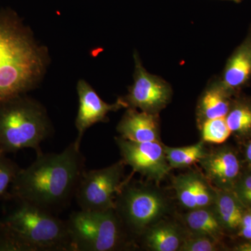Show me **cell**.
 <instances>
[{"instance_id":"obj_13","label":"cell","mask_w":251,"mask_h":251,"mask_svg":"<svg viewBox=\"0 0 251 251\" xmlns=\"http://www.w3.org/2000/svg\"><path fill=\"white\" fill-rule=\"evenodd\" d=\"M117 130L120 138L136 143L161 142L159 117L136 108H127Z\"/></svg>"},{"instance_id":"obj_11","label":"cell","mask_w":251,"mask_h":251,"mask_svg":"<svg viewBox=\"0 0 251 251\" xmlns=\"http://www.w3.org/2000/svg\"><path fill=\"white\" fill-rule=\"evenodd\" d=\"M77 91L79 98L78 112L75 120L77 136L74 143L80 147L86 130L96 124L108 122L109 112L127 108V105L122 98L112 104L103 101L92 86L84 80L77 82Z\"/></svg>"},{"instance_id":"obj_18","label":"cell","mask_w":251,"mask_h":251,"mask_svg":"<svg viewBox=\"0 0 251 251\" xmlns=\"http://www.w3.org/2000/svg\"><path fill=\"white\" fill-rule=\"evenodd\" d=\"M184 222L189 234L206 236L221 242L226 234L213 205L188 210Z\"/></svg>"},{"instance_id":"obj_6","label":"cell","mask_w":251,"mask_h":251,"mask_svg":"<svg viewBox=\"0 0 251 251\" xmlns=\"http://www.w3.org/2000/svg\"><path fill=\"white\" fill-rule=\"evenodd\" d=\"M73 251H112L126 246V230L115 209L80 210L67 221Z\"/></svg>"},{"instance_id":"obj_1","label":"cell","mask_w":251,"mask_h":251,"mask_svg":"<svg viewBox=\"0 0 251 251\" xmlns=\"http://www.w3.org/2000/svg\"><path fill=\"white\" fill-rule=\"evenodd\" d=\"M80 147L70 144L60 153H41L30 166L21 169L10 196L52 212L75 196L84 170Z\"/></svg>"},{"instance_id":"obj_21","label":"cell","mask_w":251,"mask_h":251,"mask_svg":"<svg viewBox=\"0 0 251 251\" xmlns=\"http://www.w3.org/2000/svg\"><path fill=\"white\" fill-rule=\"evenodd\" d=\"M226 117L206 120L198 126L201 130V140L214 145H223L226 143L232 135Z\"/></svg>"},{"instance_id":"obj_15","label":"cell","mask_w":251,"mask_h":251,"mask_svg":"<svg viewBox=\"0 0 251 251\" xmlns=\"http://www.w3.org/2000/svg\"><path fill=\"white\" fill-rule=\"evenodd\" d=\"M235 97V94L227 90L221 81L209 86L203 92L198 103V126L206 120L227 116Z\"/></svg>"},{"instance_id":"obj_16","label":"cell","mask_w":251,"mask_h":251,"mask_svg":"<svg viewBox=\"0 0 251 251\" xmlns=\"http://www.w3.org/2000/svg\"><path fill=\"white\" fill-rule=\"evenodd\" d=\"M175 223L161 220L140 236L145 247L153 251H177L186 237Z\"/></svg>"},{"instance_id":"obj_25","label":"cell","mask_w":251,"mask_h":251,"mask_svg":"<svg viewBox=\"0 0 251 251\" xmlns=\"http://www.w3.org/2000/svg\"><path fill=\"white\" fill-rule=\"evenodd\" d=\"M232 192L243 205L251 209V171L246 168L235 184Z\"/></svg>"},{"instance_id":"obj_2","label":"cell","mask_w":251,"mask_h":251,"mask_svg":"<svg viewBox=\"0 0 251 251\" xmlns=\"http://www.w3.org/2000/svg\"><path fill=\"white\" fill-rule=\"evenodd\" d=\"M47 52L11 9L0 11V103L34 88L45 72Z\"/></svg>"},{"instance_id":"obj_28","label":"cell","mask_w":251,"mask_h":251,"mask_svg":"<svg viewBox=\"0 0 251 251\" xmlns=\"http://www.w3.org/2000/svg\"><path fill=\"white\" fill-rule=\"evenodd\" d=\"M233 251H251V240H245L234 247Z\"/></svg>"},{"instance_id":"obj_26","label":"cell","mask_w":251,"mask_h":251,"mask_svg":"<svg viewBox=\"0 0 251 251\" xmlns=\"http://www.w3.org/2000/svg\"><path fill=\"white\" fill-rule=\"evenodd\" d=\"M237 236L244 240H251V209H247L244 213Z\"/></svg>"},{"instance_id":"obj_5","label":"cell","mask_w":251,"mask_h":251,"mask_svg":"<svg viewBox=\"0 0 251 251\" xmlns=\"http://www.w3.org/2000/svg\"><path fill=\"white\" fill-rule=\"evenodd\" d=\"M166 195L155 185L125 179L115 199V210L127 232L140 237L169 213Z\"/></svg>"},{"instance_id":"obj_20","label":"cell","mask_w":251,"mask_h":251,"mask_svg":"<svg viewBox=\"0 0 251 251\" xmlns=\"http://www.w3.org/2000/svg\"><path fill=\"white\" fill-rule=\"evenodd\" d=\"M208 151L206 143L202 140L180 148H171L165 145L167 161L172 169L189 168L195 163H199L207 154Z\"/></svg>"},{"instance_id":"obj_8","label":"cell","mask_w":251,"mask_h":251,"mask_svg":"<svg viewBox=\"0 0 251 251\" xmlns=\"http://www.w3.org/2000/svg\"><path fill=\"white\" fill-rule=\"evenodd\" d=\"M134 81L123 101L127 108L140 109L144 112L158 115L171 101L172 89L161 77L148 72L135 52Z\"/></svg>"},{"instance_id":"obj_19","label":"cell","mask_w":251,"mask_h":251,"mask_svg":"<svg viewBox=\"0 0 251 251\" xmlns=\"http://www.w3.org/2000/svg\"><path fill=\"white\" fill-rule=\"evenodd\" d=\"M231 133L241 143L251 136V98L234 97L226 117Z\"/></svg>"},{"instance_id":"obj_24","label":"cell","mask_w":251,"mask_h":251,"mask_svg":"<svg viewBox=\"0 0 251 251\" xmlns=\"http://www.w3.org/2000/svg\"><path fill=\"white\" fill-rule=\"evenodd\" d=\"M222 248V242L206 236L187 233L179 251H217Z\"/></svg>"},{"instance_id":"obj_22","label":"cell","mask_w":251,"mask_h":251,"mask_svg":"<svg viewBox=\"0 0 251 251\" xmlns=\"http://www.w3.org/2000/svg\"><path fill=\"white\" fill-rule=\"evenodd\" d=\"M21 168L0 151V198L10 192L11 186Z\"/></svg>"},{"instance_id":"obj_9","label":"cell","mask_w":251,"mask_h":251,"mask_svg":"<svg viewBox=\"0 0 251 251\" xmlns=\"http://www.w3.org/2000/svg\"><path fill=\"white\" fill-rule=\"evenodd\" d=\"M126 165L147 179L158 184L169 175L171 167L167 161L165 145L161 142L136 143L115 138Z\"/></svg>"},{"instance_id":"obj_7","label":"cell","mask_w":251,"mask_h":251,"mask_svg":"<svg viewBox=\"0 0 251 251\" xmlns=\"http://www.w3.org/2000/svg\"><path fill=\"white\" fill-rule=\"evenodd\" d=\"M125 165L121 160L106 168L83 172L75 194L81 210L115 209V199L125 181Z\"/></svg>"},{"instance_id":"obj_23","label":"cell","mask_w":251,"mask_h":251,"mask_svg":"<svg viewBox=\"0 0 251 251\" xmlns=\"http://www.w3.org/2000/svg\"><path fill=\"white\" fill-rule=\"evenodd\" d=\"M0 251H31L30 248L4 221H0Z\"/></svg>"},{"instance_id":"obj_3","label":"cell","mask_w":251,"mask_h":251,"mask_svg":"<svg viewBox=\"0 0 251 251\" xmlns=\"http://www.w3.org/2000/svg\"><path fill=\"white\" fill-rule=\"evenodd\" d=\"M51 125L45 108L24 94L0 103V151L16 153L24 149L41 152Z\"/></svg>"},{"instance_id":"obj_14","label":"cell","mask_w":251,"mask_h":251,"mask_svg":"<svg viewBox=\"0 0 251 251\" xmlns=\"http://www.w3.org/2000/svg\"><path fill=\"white\" fill-rule=\"evenodd\" d=\"M251 77V27L245 39L229 57L225 68L223 85L235 94Z\"/></svg>"},{"instance_id":"obj_17","label":"cell","mask_w":251,"mask_h":251,"mask_svg":"<svg viewBox=\"0 0 251 251\" xmlns=\"http://www.w3.org/2000/svg\"><path fill=\"white\" fill-rule=\"evenodd\" d=\"M213 206L225 233L237 235L247 208L232 191L218 188Z\"/></svg>"},{"instance_id":"obj_12","label":"cell","mask_w":251,"mask_h":251,"mask_svg":"<svg viewBox=\"0 0 251 251\" xmlns=\"http://www.w3.org/2000/svg\"><path fill=\"white\" fill-rule=\"evenodd\" d=\"M173 188L180 205L188 211L213 205L215 201L216 188L200 172L177 175Z\"/></svg>"},{"instance_id":"obj_10","label":"cell","mask_w":251,"mask_h":251,"mask_svg":"<svg viewBox=\"0 0 251 251\" xmlns=\"http://www.w3.org/2000/svg\"><path fill=\"white\" fill-rule=\"evenodd\" d=\"M204 176L216 188L232 191L244 170V160L234 147L221 145L199 162Z\"/></svg>"},{"instance_id":"obj_27","label":"cell","mask_w":251,"mask_h":251,"mask_svg":"<svg viewBox=\"0 0 251 251\" xmlns=\"http://www.w3.org/2000/svg\"><path fill=\"white\" fill-rule=\"evenodd\" d=\"M244 145V162L247 169L251 171V136L243 143Z\"/></svg>"},{"instance_id":"obj_4","label":"cell","mask_w":251,"mask_h":251,"mask_svg":"<svg viewBox=\"0 0 251 251\" xmlns=\"http://www.w3.org/2000/svg\"><path fill=\"white\" fill-rule=\"evenodd\" d=\"M17 201L18 205L3 221L31 251H73L67 221L31 203Z\"/></svg>"}]
</instances>
